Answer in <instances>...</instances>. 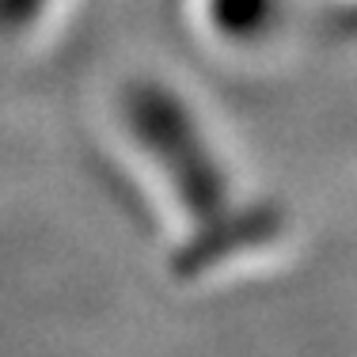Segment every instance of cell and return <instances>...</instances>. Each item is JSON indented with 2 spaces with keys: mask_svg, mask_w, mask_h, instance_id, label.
<instances>
[]
</instances>
